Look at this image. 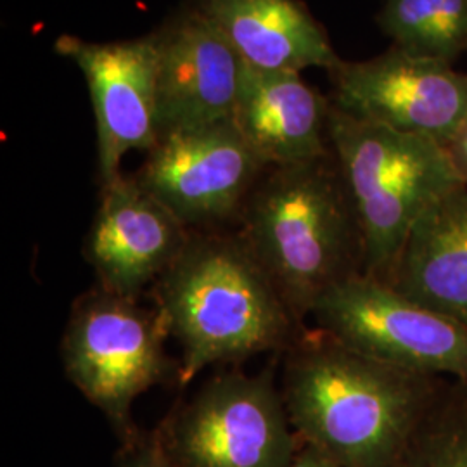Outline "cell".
I'll list each match as a JSON object with an SVG mask.
<instances>
[{
	"label": "cell",
	"mask_w": 467,
	"mask_h": 467,
	"mask_svg": "<svg viewBox=\"0 0 467 467\" xmlns=\"http://www.w3.org/2000/svg\"><path fill=\"white\" fill-rule=\"evenodd\" d=\"M156 298L182 347V386L210 366L284 348L298 324L241 237L191 235Z\"/></svg>",
	"instance_id": "obj_3"
},
{
	"label": "cell",
	"mask_w": 467,
	"mask_h": 467,
	"mask_svg": "<svg viewBox=\"0 0 467 467\" xmlns=\"http://www.w3.org/2000/svg\"><path fill=\"white\" fill-rule=\"evenodd\" d=\"M54 50L84 73L96 115L100 184H109L121 175L129 150L150 152L158 142L154 36L88 42L65 34Z\"/></svg>",
	"instance_id": "obj_11"
},
{
	"label": "cell",
	"mask_w": 467,
	"mask_h": 467,
	"mask_svg": "<svg viewBox=\"0 0 467 467\" xmlns=\"http://www.w3.org/2000/svg\"><path fill=\"white\" fill-rule=\"evenodd\" d=\"M264 168L231 118L160 137L135 179L189 229L241 215Z\"/></svg>",
	"instance_id": "obj_8"
},
{
	"label": "cell",
	"mask_w": 467,
	"mask_h": 467,
	"mask_svg": "<svg viewBox=\"0 0 467 467\" xmlns=\"http://www.w3.org/2000/svg\"><path fill=\"white\" fill-rule=\"evenodd\" d=\"M246 67L265 71L320 67L343 59L301 0H194Z\"/></svg>",
	"instance_id": "obj_14"
},
{
	"label": "cell",
	"mask_w": 467,
	"mask_h": 467,
	"mask_svg": "<svg viewBox=\"0 0 467 467\" xmlns=\"http://www.w3.org/2000/svg\"><path fill=\"white\" fill-rule=\"evenodd\" d=\"M445 381L383 364L317 327L291 345L281 393L300 441L339 467H391Z\"/></svg>",
	"instance_id": "obj_1"
},
{
	"label": "cell",
	"mask_w": 467,
	"mask_h": 467,
	"mask_svg": "<svg viewBox=\"0 0 467 467\" xmlns=\"http://www.w3.org/2000/svg\"><path fill=\"white\" fill-rule=\"evenodd\" d=\"M191 234L135 177L102 185L87 237V258L100 289L132 298L156 283L182 253Z\"/></svg>",
	"instance_id": "obj_12"
},
{
	"label": "cell",
	"mask_w": 467,
	"mask_h": 467,
	"mask_svg": "<svg viewBox=\"0 0 467 467\" xmlns=\"http://www.w3.org/2000/svg\"><path fill=\"white\" fill-rule=\"evenodd\" d=\"M388 284L467 326V185L445 194L419 218Z\"/></svg>",
	"instance_id": "obj_15"
},
{
	"label": "cell",
	"mask_w": 467,
	"mask_h": 467,
	"mask_svg": "<svg viewBox=\"0 0 467 467\" xmlns=\"http://www.w3.org/2000/svg\"><path fill=\"white\" fill-rule=\"evenodd\" d=\"M329 77L334 108L445 148L466 117V73L395 46L368 61H341Z\"/></svg>",
	"instance_id": "obj_9"
},
{
	"label": "cell",
	"mask_w": 467,
	"mask_h": 467,
	"mask_svg": "<svg viewBox=\"0 0 467 467\" xmlns=\"http://www.w3.org/2000/svg\"><path fill=\"white\" fill-rule=\"evenodd\" d=\"M241 220L239 237L298 324L334 285L364 274L360 225L333 150L272 167Z\"/></svg>",
	"instance_id": "obj_2"
},
{
	"label": "cell",
	"mask_w": 467,
	"mask_h": 467,
	"mask_svg": "<svg viewBox=\"0 0 467 467\" xmlns=\"http://www.w3.org/2000/svg\"><path fill=\"white\" fill-rule=\"evenodd\" d=\"M391 467H467V383L441 384Z\"/></svg>",
	"instance_id": "obj_17"
},
{
	"label": "cell",
	"mask_w": 467,
	"mask_h": 467,
	"mask_svg": "<svg viewBox=\"0 0 467 467\" xmlns=\"http://www.w3.org/2000/svg\"><path fill=\"white\" fill-rule=\"evenodd\" d=\"M312 317L324 333L383 364L467 383V326L383 281L362 274L334 285Z\"/></svg>",
	"instance_id": "obj_7"
},
{
	"label": "cell",
	"mask_w": 467,
	"mask_h": 467,
	"mask_svg": "<svg viewBox=\"0 0 467 467\" xmlns=\"http://www.w3.org/2000/svg\"><path fill=\"white\" fill-rule=\"evenodd\" d=\"M331 99L301 73L244 65L233 121L267 167L324 158L331 152L327 119Z\"/></svg>",
	"instance_id": "obj_13"
},
{
	"label": "cell",
	"mask_w": 467,
	"mask_h": 467,
	"mask_svg": "<svg viewBox=\"0 0 467 467\" xmlns=\"http://www.w3.org/2000/svg\"><path fill=\"white\" fill-rule=\"evenodd\" d=\"M287 467H339L322 451L300 441V447Z\"/></svg>",
	"instance_id": "obj_20"
},
{
	"label": "cell",
	"mask_w": 467,
	"mask_h": 467,
	"mask_svg": "<svg viewBox=\"0 0 467 467\" xmlns=\"http://www.w3.org/2000/svg\"><path fill=\"white\" fill-rule=\"evenodd\" d=\"M447 150L461 181L467 185V113Z\"/></svg>",
	"instance_id": "obj_19"
},
{
	"label": "cell",
	"mask_w": 467,
	"mask_h": 467,
	"mask_svg": "<svg viewBox=\"0 0 467 467\" xmlns=\"http://www.w3.org/2000/svg\"><path fill=\"white\" fill-rule=\"evenodd\" d=\"M165 320L132 298L100 289L75 305L61 355L67 379L113 424L134 434L135 400L167 379Z\"/></svg>",
	"instance_id": "obj_5"
},
{
	"label": "cell",
	"mask_w": 467,
	"mask_h": 467,
	"mask_svg": "<svg viewBox=\"0 0 467 467\" xmlns=\"http://www.w3.org/2000/svg\"><path fill=\"white\" fill-rule=\"evenodd\" d=\"M378 26L393 46L451 65L467 50V0H383Z\"/></svg>",
	"instance_id": "obj_16"
},
{
	"label": "cell",
	"mask_w": 467,
	"mask_h": 467,
	"mask_svg": "<svg viewBox=\"0 0 467 467\" xmlns=\"http://www.w3.org/2000/svg\"><path fill=\"white\" fill-rule=\"evenodd\" d=\"M152 36L158 139L231 119L244 63L194 0L170 15Z\"/></svg>",
	"instance_id": "obj_10"
},
{
	"label": "cell",
	"mask_w": 467,
	"mask_h": 467,
	"mask_svg": "<svg viewBox=\"0 0 467 467\" xmlns=\"http://www.w3.org/2000/svg\"><path fill=\"white\" fill-rule=\"evenodd\" d=\"M158 434L179 467H287L300 447L272 370L212 379Z\"/></svg>",
	"instance_id": "obj_6"
},
{
	"label": "cell",
	"mask_w": 467,
	"mask_h": 467,
	"mask_svg": "<svg viewBox=\"0 0 467 467\" xmlns=\"http://www.w3.org/2000/svg\"><path fill=\"white\" fill-rule=\"evenodd\" d=\"M327 135L364 244V275L389 283L401 248L434 202L466 185L445 146L351 117L331 104Z\"/></svg>",
	"instance_id": "obj_4"
},
{
	"label": "cell",
	"mask_w": 467,
	"mask_h": 467,
	"mask_svg": "<svg viewBox=\"0 0 467 467\" xmlns=\"http://www.w3.org/2000/svg\"><path fill=\"white\" fill-rule=\"evenodd\" d=\"M118 457V467H179L160 434H130Z\"/></svg>",
	"instance_id": "obj_18"
}]
</instances>
